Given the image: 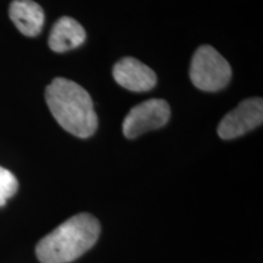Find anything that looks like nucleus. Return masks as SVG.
Here are the masks:
<instances>
[{"label": "nucleus", "mask_w": 263, "mask_h": 263, "mask_svg": "<svg viewBox=\"0 0 263 263\" xmlns=\"http://www.w3.org/2000/svg\"><path fill=\"white\" fill-rule=\"evenodd\" d=\"M45 99L58 123L78 138H89L98 128V117L89 93L73 81L55 78L45 90Z\"/></svg>", "instance_id": "f257e3e1"}, {"label": "nucleus", "mask_w": 263, "mask_h": 263, "mask_svg": "<svg viewBox=\"0 0 263 263\" xmlns=\"http://www.w3.org/2000/svg\"><path fill=\"white\" fill-rule=\"evenodd\" d=\"M100 234V223L89 213L76 215L38 242L35 254L42 263H68L87 252Z\"/></svg>", "instance_id": "f03ea898"}, {"label": "nucleus", "mask_w": 263, "mask_h": 263, "mask_svg": "<svg viewBox=\"0 0 263 263\" xmlns=\"http://www.w3.org/2000/svg\"><path fill=\"white\" fill-rule=\"evenodd\" d=\"M232 68L229 62L210 45H202L194 54L190 80L203 91H218L229 83Z\"/></svg>", "instance_id": "7ed1b4c3"}, {"label": "nucleus", "mask_w": 263, "mask_h": 263, "mask_svg": "<svg viewBox=\"0 0 263 263\" xmlns=\"http://www.w3.org/2000/svg\"><path fill=\"white\" fill-rule=\"evenodd\" d=\"M170 117L171 108L166 100L150 99L132 107L123 121V134L128 139H134L147 130L163 127Z\"/></svg>", "instance_id": "20e7f679"}, {"label": "nucleus", "mask_w": 263, "mask_h": 263, "mask_svg": "<svg viewBox=\"0 0 263 263\" xmlns=\"http://www.w3.org/2000/svg\"><path fill=\"white\" fill-rule=\"evenodd\" d=\"M263 101L261 98L246 99L223 117L218 126V136L224 140L235 139L261 126Z\"/></svg>", "instance_id": "39448f33"}, {"label": "nucleus", "mask_w": 263, "mask_h": 263, "mask_svg": "<svg viewBox=\"0 0 263 263\" xmlns=\"http://www.w3.org/2000/svg\"><path fill=\"white\" fill-rule=\"evenodd\" d=\"M114 78L121 87L134 91L143 93L155 87L157 77L149 66L134 58H124L115 65Z\"/></svg>", "instance_id": "423d86ee"}, {"label": "nucleus", "mask_w": 263, "mask_h": 263, "mask_svg": "<svg viewBox=\"0 0 263 263\" xmlns=\"http://www.w3.org/2000/svg\"><path fill=\"white\" fill-rule=\"evenodd\" d=\"M9 15L18 31L27 37L38 35L44 25V11L33 0H14Z\"/></svg>", "instance_id": "0eeeda50"}, {"label": "nucleus", "mask_w": 263, "mask_h": 263, "mask_svg": "<svg viewBox=\"0 0 263 263\" xmlns=\"http://www.w3.org/2000/svg\"><path fill=\"white\" fill-rule=\"evenodd\" d=\"M84 41L85 31L83 26L74 18L64 16L51 28L49 47L55 52H65L80 47Z\"/></svg>", "instance_id": "6e6552de"}, {"label": "nucleus", "mask_w": 263, "mask_h": 263, "mask_svg": "<svg viewBox=\"0 0 263 263\" xmlns=\"http://www.w3.org/2000/svg\"><path fill=\"white\" fill-rule=\"evenodd\" d=\"M18 182L9 170L0 166V207L5 206L10 197L17 192Z\"/></svg>", "instance_id": "1a4fd4ad"}]
</instances>
